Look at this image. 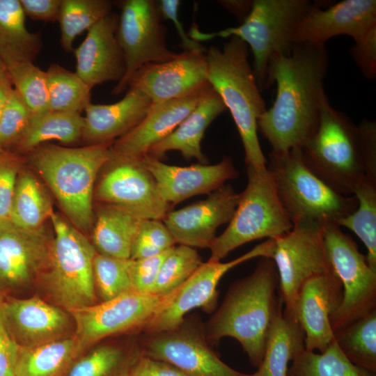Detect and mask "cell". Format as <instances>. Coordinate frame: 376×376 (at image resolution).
I'll use <instances>...</instances> for the list:
<instances>
[{
  "label": "cell",
  "mask_w": 376,
  "mask_h": 376,
  "mask_svg": "<svg viewBox=\"0 0 376 376\" xmlns=\"http://www.w3.org/2000/svg\"><path fill=\"white\" fill-rule=\"evenodd\" d=\"M131 376H187L180 369L167 362L143 355Z\"/></svg>",
  "instance_id": "f5cc1de1"
},
{
  "label": "cell",
  "mask_w": 376,
  "mask_h": 376,
  "mask_svg": "<svg viewBox=\"0 0 376 376\" xmlns=\"http://www.w3.org/2000/svg\"><path fill=\"white\" fill-rule=\"evenodd\" d=\"M25 16L33 20L55 22L61 0H19Z\"/></svg>",
  "instance_id": "816d5d0a"
},
{
  "label": "cell",
  "mask_w": 376,
  "mask_h": 376,
  "mask_svg": "<svg viewBox=\"0 0 376 376\" xmlns=\"http://www.w3.org/2000/svg\"><path fill=\"white\" fill-rule=\"evenodd\" d=\"M271 239L254 246L243 255L228 262L207 260L178 288L162 299L159 304L142 328L148 334L168 331L178 327L186 315L193 309L215 308L217 285L230 269L255 258L267 257Z\"/></svg>",
  "instance_id": "4fadbf2b"
},
{
  "label": "cell",
  "mask_w": 376,
  "mask_h": 376,
  "mask_svg": "<svg viewBox=\"0 0 376 376\" xmlns=\"http://www.w3.org/2000/svg\"><path fill=\"white\" fill-rule=\"evenodd\" d=\"M151 104V100L135 88H130L122 100L113 104L91 102L84 109L82 137L90 145L110 143L136 126L146 115Z\"/></svg>",
  "instance_id": "484cf974"
},
{
  "label": "cell",
  "mask_w": 376,
  "mask_h": 376,
  "mask_svg": "<svg viewBox=\"0 0 376 376\" xmlns=\"http://www.w3.org/2000/svg\"><path fill=\"white\" fill-rule=\"evenodd\" d=\"M176 244L162 220L141 219L134 237L130 260H139L159 255Z\"/></svg>",
  "instance_id": "7bdbcfd3"
},
{
  "label": "cell",
  "mask_w": 376,
  "mask_h": 376,
  "mask_svg": "<svg viewBox=\"0 0 376 376\" xmlns=\"http://www.w3.org/2000/svg\"><path fill=\"white\" fill-rule=\"evenodd\" d=\"M329 56L325 45L295 44L290 53L269 63L265 86L276 84L272 106L258 121V130L272 152L301 148L315 132L324 97Z\"/></svg>",
  "instance_id": "6da1fadb"
},
{
  "label": "cell",
  "mask_w": 376,
  "mask_h": 376,
  "mask_svg": "<svg viewBox=\"0 0 376 376\" xmlns=\"http://www.w3.org/2000/svg\"><path fill=\"white\" fill-rule=\"evenodd\" d=\"M119 15L110 13L88 31L74 50L76 74L92 89L107 81L118 82L124 76L125 62L116 38Z\"/></svg>",
  "instance_id": "cb8c5ba5"
},
{
  "label": "cell",
  "mask_w": 376,
  "mask_h": 376,
  "mask_svg": "<svg viewBox=\"0 0 376 376\" xmlns=\"http://www.w3.org/2000/svg\"><path fill=\"white\" fill-rule=\"evenodd\" d=\"M253 1L229 0L220 1V3L229 12L241 19L242 22L252 8Z\"/></svg>",
  "instance_id": "db71d44e"
},
{
  "label": "cell",
  "mask_w": 376,
  "mask_h": 376,
  "mask_svg": "<svg viewBox=\"0 0 376 376\" xmlns=\"http://www.w3.org/2000/svg\"><path fill=\"white\" fill-rule=\"evenodd\" d=\"M300 149L309 169L340 194L352 196L366 177L358 126L334 109L327 96L315 132Z\"/></svg>",
  "instance_id": "8992f818"
},
{
  "label": "cell",
  "mask_w": 376,
  "mask_h": 376,
  "mask_svg": "<svg viewBox=\"0 0 376 376\" xmlns=\"http://www.w3.org/2000/svg\"><path fill=\"white\" fill-rule=\"evenodd\" d=\"M17 349L4 324L0 304V376H15Z\"/></svg>",
  "instance_id": "f907efd6"
},
{
  "label": "cell",
  "mask_w": 376,
  "mask_h": 376,
  "mask_svg": "<svg viewBox=\"0 0 376 376\" xmlns=\"http://www.w3.org/2000/svg\"><path fill=\"white\" fill-rule=\"evenodd\" d=\"M287 376H376L349 361L336 341L322 353L303 350L291 362Z\"/></svg>",
  "instance_id": "8d00e7d4"
},
{
  "label": "cell",
  "mask_w": 376,
  "mask_h": 376,
  "mask_svg": "<svg viewBox=\"0 0 376 376\" xmlns=\"http://www.w3.org/2000/svg\"><path fill=\"white\" fill-rule=\"evenodd\" d=\"M6 327L18 347H32L73 336L70 313L38 296H0Z\"/></svg>",
  "instance_id": "ac0fdd59"
},
{
  "label": "cell",
  "mask_w": 376,
  "mask_h": 376,
  "mask_svg": "<svg viewBox=\"0 0 376 376\" xmlns=\"http://www.w3.org/2000/svg\"><path fill=\"white\" fill-rule=\"evenodd\" d=\"M304 332L298 322L279 311L269 330L264 354L251 376H287L290 363L303 350Z\"/></svg>",
  "instance_id": "f1b7e54d"
},
{
  "label": "cell",
  "mask_w": 376,
  "mask_h": 376,
  "mask_svg": "<svg viewBox=\"0 0 376 376\" xmlns=\"http://www.w3.org/2000/svg\"><path fill=\"white\" fill-rule=\"evenodd\" d=\"M313 4L308 0H255L240 25L204 33L194 24L188 35L199 42L218 37L235 36L242 40L252 52V68L260 88L265 86L270 61L290 53L295 45L294 32Z\"/></svg>",
  "instance_id": "5b68a950"
},
{
  "label": "cell",
  "mask_w": 376,
  "mask_h": 376,
  "mask_svg": "<svg viewBox=\"0 0 376 376\" xmlns=\"http://www.w3.org/2000/svg\"><path fill=\"white\" fill-rule=\"evenodd\" d=\"M112 4L109 0H61L57 21L63 49L72 52L77 36L109 14Z\"/></svg>",
  "instance_id": "74e56055"
},
{
  "label": "cell",
  "mask_w": 376,
  "mask_h": 376,
  "mask_svg": "<svg viewBox=\"0 0 376 376\" xmlns=\"http://www.w3.org/2000/svg\"><path fill=\"white\" fill-rule=\"evenodd\" d=\"M84 123V118L78 113L49 111L31 115L14 145L19 151L30 152L47 141L73 143L82 137Z\"/></svg>",
  "instance_id": "1f68e13d"
},
{
  "label": "cell",
  "mask_w": 376,
  "mask_h": 376,
  "mask_svg": "<svg viewBox=\"0 0 376 376\" xmlns=\"http://www.w3.org/2000/svg\"><path fill=\"white\" fill-rule=\"evenodd\" d=\"M73 336L32 347H18L15 376H66L80 357Z\"/></svg>",
  "instance_id": "4dcf8cb0"
},
{
  "label": "cell",
  "mask_w": 376,
  "mask_h": 376,
  "mask_svg": "<svg viewBox=\"0 0 376 376\" xmlns=\"http://www.w3.org/2000/svg\"><path fill=\"white\" fill-rule=\"evenodd\" d=\"M240 196L230 185L224 184L205 200L171 210L162 221L177 244L210 248L217 228L230 221Z\"/></svg>",
  "instance_id": "ffe728a7"
},
{
  "label": "cell",
  "mask_w": 376,
  "mask_h": 376,
  "mask_svg": "<svg viewBox=\"0 0 376 376\" xmlns=\"http://www.w3.org/2000/svg\"><path fill=\"white\" fill-rule=\"evenodd\" d=\"M143 355L138 346L98 345L82 354L66 376H131Z\"/></svg>",
  "instance_id": "d6a6232c"
},
{
  "label": "cell",
  "mask_w": 376,
  "mask_h": 376,
  "mask_svg": "<svg viewBox=\"0 0 376 376\" xmlns=\"http://www.w3.org/2000/svg\"><path fill=\"white\" fill-rule=\"evenodd\" d=\"M33 166L47 184L72 225L88 232L93 222L97 175L111 157V143L82 148L39 146L30 151Z\"/></svg>",
  "instance_id": "277c9868"
},
{
  "label": "cell",
  "mask_w": 376,
  "mask_h": 376,
  "mask_svg": "<svg viewBox=\"0 0 376 376\" xmlns=\"http://www.w3.org/2000/svg\"><path fill=\"white\" fill-rule=\"evenodd\" d=\"M41 47L40 36L26 26L19 0H0V59L6 68L33 62Z\"/></svg>",
  "instance_id": "83f0119b"
},
{
  "label": "cell",
  "mask_w": 376,
  "mask_h": 376,
  "mask_svg": "<svg viewBox=\"0 0 376 376\" xmlns=\"http://www.w3.org/2000/svg\"><path fill=\"white\" fill-rule=\"evenodd\" d=\"M130 259L96 253L93 269L97 296L101 301L113 299L133 290L128 273Z\"/></svg>",
  "instance_id": "b9f144b4"
},
{
  "label": "cell",
  "mask_w": 376,
  "mask_h": 376,
  "mask_svg": "<svg viewBox=\"0 0 376 376\" xmlns=\"http://www.w3.org/2000/svg\"><path fill=\"white\" fill-rule=\"evenodd\" d=\"M19 158L6 150L0 153V221L9 219L17 176Z\"/></svg>",
  "instance_id": "bcb514c9"
},
{
  "label": "cell",
  "mask_w": 376,
  "mask_h": 376,
  "mask_svg": "<svg viewBox=\"0 0 376 376\" xmlns=\"http://www.w3.org/2000/svg\"><path fill=\"white\" fill-rule=\"evenodd\" d=\"M162 19L157 1H122L116 38L123 52L125 72L112 94L125 91L134 73L143 65L165 62L177 55L168 48L166 27Z\"/></svg>",
  "instance_id": "7c38bea8"
},
{
  "label": "cell",
  "mask_w": 376,
  "mask_h": 376,
  "mask_svg": "<svg viewBox=\"0 0 376 376\" xmlns=\"http://www.w3.org/2000/svg\"><path fill=\"white\" fill-rule=\"evenodd\" d=\"M7 70L6 65H4V63L1 61V60L0 59V73L2 72H4Z\"/></svg>",
  "instance_id": "9f6ffc18"
},
{
  "label": "cell",
  "mask_w": 376,
  "mask_h": 376,
  "mask_svg": "<svg viewBox=\"0 0 376 376\" xmlns=\"http://www.w3.org/2000/svg\"><path fill=\"white\" fill-rule=\"evenodd\" d=\"M144 356L167 362L187 376H251L226 364L210 348L199 324L185 319L176 329L148 334Z\"/></svg>",
  "instance_id": "2e32d148"
},
{
  "label": "cell",
  "mask_w": 376,
  "mask_h": 376,
  "mask_svg": "<svg viewBox=\"0 0 376 376\" xmlns=\"http://www.w3.org/2000/svg\"><path fill=\"white\" fill-rule=\"evenodd\" d=\"M7 70L0 73V116L14 91Z\"/></svg>",
  "instance_id": "11a10c76"
},
{
  "label": "cell",
  "mask_w": 376,
  "mask_h": 376,
  "mask_svg": "<svg viewBox=\"0 0 376 376\" xmlns=\"http://www.w3.org/2000/svg\"><path fill=\"white\" fill-rule=\"evenodd\" d=\"M340 228L336 224H323L327 258L343 287L341 304L330 318L334 333L376 309V271Z\"/></svg>",
  "instance_id": "8fae6325"
},
{
  "label": "cell",
  "mask_w": 376,
  "mask_h": 376,
  "mask_svg": "<svg viewBox=\"0 0 376 376\" xmlns=\"http://www.w3.org/2000/svg\"><path fill=\"white\" fill-rule=\"evenodd\" d=\"M203 262L192 247L174 246L163 260L152 294L164 298L185 283Z\"/></svg>",
  "instance_id": "ab89813d"
},
{
  "label": "cell",
  "mask_w": 376,
  "mask_h": 376,
  "mask_svg": "<svg viewBox=\"0 0 376 376\" xmlns=\"http://www.w3.org/2000/svg\"><path fill=\"white\" fill-rule=\"evenodd\" d=\"M52 239L45 228L25 230L0 221V296H13L38 281L49 260Z\"/></svg>",
  "instance_id": "e0dca14e"
},
{
  "label": "cell",
  "mask_w": 376,
  "mask_h": 376,
  "mask_svg": "<svg viewBox=\"0 0 376 376\" xmlns=\"http://www.w3.org/2000/svg\"><path fill=\"white\" fill-rule=\"evenodd\" d=\"M55 236L39 281L54 304L68 312L97 304L93 263L94 246L61 216H50Z\"/></svg>",
  "instance_id": "ba28073f"
},
{
  "label": "cell",
  "mask_w": 376,
  "mask_h": 376,
  "mask_svg": "<svg viewBox=\"0 0 376 376\" xmlns=\"http://www.w3.org/2000/svg\"><path fill=\"white\" fill-rule=\"evenodd\" d=\"M31 113L14 89L0 116V147L14 145L26 127Z\"/></svg>",
  "instance_id": "ee69618b"
},
{
  "label": "cell",
  "mask_w": 376,
  "mask_h": 376,
  "mask_svg": "<svg viewBox=\"0 0 376 376\" xmlns=\"http://www.w3.org/2000/svg\"><path fill=\"white\" fill-rule=\"evenodd\" d=\"M141 163L154 177L163 199L171 206L194 196L210 194L237 177L233 160L227 156L214 164L179 166L148 155L141 158Z\"/></svg>",
  "instance_id": "603a6c76"
},
{
  "label": "cell",
  "mask_w": 376,
  "mask_h": 376,
  "mask_svg": "<svg viewBox=\"0 0 376 376\" xmlns=\"http://www.w3.org/2000/svg\"><path fill=\"white\" fill-rule=\"evenodd\" d=\"M247 185L227 228L210 246L209 260L220 261L237 247L263 238L274 239L293 226L267 167L246 166Z\"/></svg>",
  "instance_id": "9c48e42d"
},
{
  "label": "cell",
  "mask_w": 376,
  "mask_h": 376,
  "mask_svg": "<svg viewBox=\"0 0 376 376\" xmlns=\"http://www.w3.org/2000/svg\"><path fill=\"white\" fill-rule=\"evenodd\" d=\"M279 276L274 261L261 257L253 272L231 284L204 329L209 343L231 337L241 345L251 365H260L267 338L283 303L276 295Z\"/></svg>",
  "instance_id": "7a4b0ae2"
},
{
  "label": "cell",
  "mask_w": 376,
  "mask_h": 376,
  "mask_svg": "<svg viewBox=\"0 0 376 376\" xmlns=\"http://www.w3.org/2000/svg\"><path fill=\"white\" fill-rule=\"evenodd\" d=\"M4 150H2V148L0 147V153H1L2 152H3Z\"/></svg>",
  "instance_id": "6f0895ef"
},
{
  "label": "cell",
  "mask_w": 376,
  "mask_h": 376,
  "mask_svg": "<svg viewBox=\"0 0 376 376\" xmlns=\"http://www.w3.org/2000/svg\"><path fill=\"white\" fill-rule=\"evenodd\" d=\"M162 299L130 290L110 300L69 312L75 322L74 336L79 354L103 338L143 328Z\"/></svg>",
  "instance_id": "9a60e30c"
},
{
  "label": "cell",
  "mask_w": 376,
  "mask_h": 376,
  "mask_svg": "<svg viewBox=\"0 0 376 376\" xmlns=\"http://www.w3.org/2000/svg\"><path fill=\"white\" fill-rule=\"evenodd\" d=\"M49 110L78 113L91 103V88L77 76L58 64L45 71Z\"/></svg>",
  "instance_id": "f35d334b"
},
{
  "label": "cell",
  "mask_w": 376,
  "mask_h": 376,
  "mask_svg": "<svg viewBox=\"0 0 376 376\" xmlns=\"http://www.w3.org/2000/svg\"><path fill=\"white\" fill-rule=\"evenodd\" d=\"M375 28V0H344L323 9L314 3L298 24L293 42L322 45L340 35L355 40Z\"/></svg>",
  "instance_id": "44dd1931"
},
{
  "label": "cell",
  "mask_w": 376,
  "mask_h": 376,
  "mask_svg": "<svg viewBox=\"0 0 376 376\" xmlns=\"http://www.w3.org/2000/svg\"><path fill=\"white\" fill-rule=\"evenodd\" d=\"M334 339L349 361L376 373V309L334 332Z\"/></svg>",
  "instance_id": "e575fe53"
},
{
  "label": "cell",
  "mask_w": 376,
  "mask_h": 376,
  "mask_svg": "<svg viewBox=\"0 0 376 376\" xmlns=\"http://www.w3.org/2000/svg\"><path fill=\"white\" fill-rule=\"evenodd\" d=\"M266 167L292 223L306 220L336 224L357 207L354 196L339 194L309 169L300 148L282 153L271 152Z\"/></svg>",
  "instance_id": "52a82bcc"
},
{
  "label": "cell",
  "mask_w": 376,
  "mask_h": 376,
  "mask_svg": "<svg viewBox=\"0 0 376 376\" xmlns=\"http://www.w3.org/2000/svg\"><path fill=\"white\" fill-rule=\"evenodd\" d=\"M141 219L116 205L103 203L97 212L92 240L97 253L130 259L134 237Z\"/></svg>",
  "instance_id": "f546056e"
},
{
  "label": "cell",
  "mask_w": 376,
  "mask_h": 376,
  "mask_svg": "<svg viewBox=\"0 0 376 376\" xmlns=\"http://www.w3.org/2000/svg\"><path fill=\"white\" fill-rule=\"evenodd\" d=\"M14 89L22 97L31 115L49 111L47 76L33 62L7 68Z\"/></svg>",
  "instance_id": "60d3db41"
},
{
  "label": "cell",
  "mask_w": 376,
  "mask_h": 376,
  "mask_svg": "<svg viewBox=\"0 0 376 376\" xmlns=\"http://www.w3.org/2000/svg\"><path fill=\"white\" fill-rule=\"evenodd\" d=\"M171 249L155 256L130 259L128 273L133 290L152 294L161 265Z\"/></svg>",
  "instance_id": "f6af8a7d"
},
{
  "label": "cell",
  "mask_w": 376,
  "mask_h": 376,
  "mask_svg": "<svg viewBox=\"0 0 376 376\" xmlns=\"http://www.w3.org/2000/svg\"><path fill=\"white\" fill-rule=\"evenodd\" d=\"M342 299V284L334 272L315 275L303 283L295 319L304 332L306 350L322 353L334 340L330 318Z\"/></svg>",
  "instance_id": "7402d4cb"
},
{
  "label": "cell",
  "mask_w": 376,
  "mask_h": 376,
  "mask_svg": "<svg viewBox=\"0 0 376 376\" xmlns=\"http://www.w3.org/2000/svg\"><path fill=\"white\" fill-rule=\"evenodd\" d=\"M357 208L337 222L352 230L363 243L370 267L376 271V182L366 177L355 188Z\"/></svg>",
  "instance_id": "d590c367"
},
{
  "label": "cell",
  "mask_w": 376,
  "mask_h": 376,
  "mask_svg": "<svg viewBox=\"0 0 376 376\" xmlns=\"http://www.w3.org/2000/svg\"><path fill=\"white\" fill-rule=\"evenodd\" d=\"M159 8L162 18L171 20L178 33L184 51H201L206 52L205 48L199 42L191 39L185 32L178 17V10L180 1L179 0H160L157 1Z\"/></svg>",
  "instance_id": "681fc988"
},
{
  "label": "cell",
  "mask_w": 376,
  "mask_h": 376,
  "mask_svg": "<svg viewBox=\"0 0 376 376\" xmlns=\"http://www.w3.org/2000/svg\"><path fill=\"white\" fill-rule=\"evenodd\" d=\"M226 110L222 99L210 85L194 109L169 136L152 146L147 155L162 160L167 152L178 150L187 160L194 158L200 164H207L201 140L210 124Z\"/></svg>",
  "instance_id": "4316f807"
},
{
  "label": "cell",
  "mask_w": 376,
  "mask_h": 376,
  "mask_svg": "<svg viewBox=\"0 0 376 376\" xmlns=\"http://www.w3.org/2000/svg\"><path fill=\"white\" fill-rule=\"evenodd\" d=\"M209 84L222 99L241 138L246 166L266 167L258 138V121L267 110L253 68L249 61L246 44L235 36L221 49H207Z\"/></svg>",
  "instance_id": "3957f363"
},
{
  "label": "cell",
  "mask_w": 376,
  "mask_h": 376,
  "mask_svg": "<svg viewBox=\"0 0 376 376\" xmlns=\"http://www.w3.org/2000/svg\"><path fill=\"white\" fill-rule=\"evenodd\" d=\"M52 203L41 184L29 171L19 172L12 201L10 221L25 230H36L53 213Z\"/></svg>",
  "instance_id": "836d02e7"
},
{
  "label": "cell",
  "mask_w": 376,
  "mask_h": 376,
  "mask_svg": "<svg viewBox=\"0 0 376 376\" xmlns=\"http://www.w3.org/2000/svg\"><path fill=\"white\" fill-rule=\"evenodd\" d=\"M366 177L376 182V124L363 120L357 125Z\"/></svg>",
  "instance_id": "c3c4849f"
},
{
  "label": "cell",
  "mask_w": 376,
  "mask_h": 376,
  "mask_svg": "<svg viewBox=\"0 0 376 376\" xmlns=\"http://www.w3.org/2000/svg\"><path fill=\"white\" fill-rule=\"evenodd\" d=\"M350 54L363 75L373 80L376 77V28L354 40Z\"/></svg>",
  "instance_id": "7dc6e473"
},
{
  "label": "cell",
  "mask_w": 376,
  "mask_h": 376,
  "mask_svg": "<svg viewBox=\"0 0 376 376\" xmlns=\"http://www.w3.org/2000/svg\"><path fill=\"white\" fill-rule=\"evenodd\" d=\"M271 240L267 258L274 261L277 270L283 313L295 319L297 300L303 283L315 275L333 272L324 246L323 224L299 221L293 223L290 230Z\"/></svg>",
  "instance_id": "30bf717a"
},
{
  "label": "cell",
  "mask_w": 376,
  "mask_h": 376,
  "mask_svg": "<svg viewBox=\"0 0 376 376\" xmlns=\"http://www.w3.org/2000/svg\"><path fill=\"white\" fill-rule=\"evenodd\" d=\"M210 87L185 97L152 103L142 120L111 146V152L125 158L144 157L194 109Z\"/></svg>",
  "instance_id": "d4e9b609"
},
{
  "label": "cell",
  "mask_w": 376,
  "mask_h": 376,
  "mask_svg": "<svg viewBox=\"0 0 376 376\" xmlns=\"http://www.w3.org/2000/svg\"><path fill=\"white\" fill-rule=\"evenodd\" d=\"M205 53L184 51L167 61L146 64L134 73L129 86L141 91L152 103L195 93L210 85Z\"/></svg>",
  "instance_id": "d6986e66"
},
{
  "label": "cell",
  "mask_w": 376,
  "mask_h": 376,
  "mask_svg": "<svg viewBox=\"0 0 376 376\" xmlns=\"http://www.w3.org/2000/svg\"><path fill=\"white\" fill-rule=\"evenodd\" d=\"M105 166L107 171L95 191L98 201L122 207L141 219L162 221L171 210L173 206L162 197L141 159L121 157L111 152Z\"/></svg>",
  "instance_id": "5bb4252c"
}]
</instances>
